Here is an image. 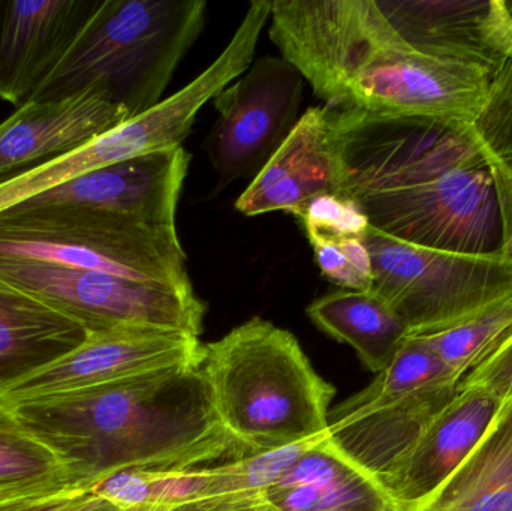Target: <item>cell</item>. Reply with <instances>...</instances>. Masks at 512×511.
Masks as SVG:
<instances>
[{"label": "cell", "mask_w": 512, "mask_h": 511, "mask_svg": "<svg viewBox=\"0 0 512 511\" xmlns=\"http://www.w3.org/2000/svg\"><path fill=\"white\" fill-rule=\"evenodd\" d=\"M328 108L343 165L340 195L370 227L424 248L501 251L498 188L471 125Z\"/></svg>", "instance_id": "6da1fadb"}, {"label": "cell", "mask_w": 512, "mask_h": 511, "mask_svg": "<svg viewBox=\"0 0 512 511\" xmlns=\"http://www.w3.org/2000/svg\"><path fill=\"white\" fill-rule=\"evenodd\" d=\"M9 407L80 489L123 470L170 473L249 456L222 428L200 365Z\"/></svg>", "instance_id": "7a4b0ae2"}, {"label": "cell", "mask_w": 512, "mask_h": 511, "mask_svg": "<svg viewBox=\"0 0 512 511\" xmlns=\"http://www.w3.org/2000/svg\"><path fill=\"white\" fill-rule=\"evenodd\" d=\"M268 35L324 105L472 125L490 75L409 47L376 0L271 2Z\"/></svg>", "instance_id": "3957f363"}, {"label": "cell", "mask_w": 512, "mask_h": 511, "mask_svg": "<svg viewBox=\"0 0 512 511\" xmlns=\"http://www.w3.org/2000/svg\"><path fill=\"white\" fill-rule=\"evenodd\" d=\"M200 371L222 428L246 455L327 435L336 389L292 333L255 317L203 345Z\"/></svg>", "instance_id": "277c9868"}, {"label": "cell", "mask_w": 512, "mask_h": 511, "mask_svg": "<svg viewBox=\"0 0 512 511\" xmlns=\"http://www.w3.org/2000/svg\"><path fill=\"white\" fill-rule=\"evenodd\" d=\"M204 0H102L60 65L29 101L104 93L129 119L162 101L174 72L200 38Z\"/></svg>", "instance_id": "5b68a950"}, {"label": "cell", "mask_w": 512, "mask_h": 511, "mask_svg": "<svg viewBox=\"0 0 512 511\" xmlns=\"http://www.w3.org/2000/svg\"><path fill=\"white\" fill-rule=\"evenodd\" d=\"M0 255L194 291L176 227L62 206L0 213Z\"/></svg>", "instance_id": "8992f818"}, {"label": "cell", "mask_w": 512, "mask_h": 511, "mask_svg": "<svg viewBox=\"0 0 512 511\" xmlns=\"http://www.w3.org/2000/svg\"><path fill=\"white\" fill-rule=\"evenodd\" d=\"M460 383L429 345L409 336L369 387L330 411L328 441L379 483L454 401Z\"/></svg>", "instance_id": "52a82bcc"}, {"label": "cell", "mask_w": 512, "mask_h": 511, "mask_svg": "<svg viewBox=\"0 0 512 511\" xmlns=\"http://www.w3.org/2000/svg\"><path fill=\"white\" fill-rule=\"evenodd\" d=\"M370 291L381 297L411 335L442 332L512 294V263L502 254H462L411 245L367 228Z\"/></svg>", "instance_id": "ba28073f"}, {"label": "cell", "mask_w": 512, "mask_h": 511, "mask_svg": "<svg viewBox=\"0 0 512 511\" xmlns=\"http://www.w3.org/2000/svg\"><path fill=\"white\" fill-rule=\"evenodd\" d=\"M0 279L74 318L89 332L143 327L195 338L203 333L206 305L195 291L3 255Z\"/></svg>", "instance_id": "9c48e42d"}, {"label": "cell", "mask_w": 512, "mask_h": 511, "mask_svg": "<svg viewBox=\"0 0 512 511\" xmlns=\"http://www.w3.org/2000/svg\"><path fill=\"white\" fill-rule=\"evenodd\" d=\"M303 75L282 56H264L215 96L218 120L206 141L219 188L256 176L298 120Z\"/></svg>", "instance_id": "30bf717a"}, {"label": "cell", "mask_w": 512, "mask_h": 511, "mask_svg": "<svg viewBox=\"0 0 512 511\" xmlns=\"http://www.w3.org/2000/svg\"><path fill=\"white\" fill-rule=\"evenodd\" d=\"M200 338L143 327L89 332L68 356L0 395L6 405L102 386L162 369L200 365Z\"/></svg>", "instance_id": "8fae6325"}, {"label": "cell", "mask_w": 512, "mask_h": 511, "mask_svg": "<svg viewBox=\"0 0 512 511\" xmlns=\"http://www.w3.org/2000/svg\"><path fill=\"white\" fill-rule=\"evenodd\" d=\"M409 47L474 66L490 77L512 60V2L508 0H376Z\"/></svg>", "instance_id": "7c38bea8"}, {"label": "cell", "mask_w": 512, "mask_h": 511, "mask_svg": "<svg viewBox=\"0 0 512 511\" xmlns=\"http://www.w3.org/2000/svg\"><path fill=\"white\" fill-rule=\"evenodd\" d=\"M191 156L185 147L150 153L90 171L24 201V206H62L176 227L177 206Z\"/></svg>", "instance_id": "4fadbf2b"}, {"label": "cell", "mask_w": 512, "mask_h": 511, "mask_svg": "<svg viewBox=\"0 0 512 511\" xmlns=\"http://www.w3.org/2000/svg\"><path fill=\"white\" fill-rule=\"evenodd\" d=\"M101 2L0 0V99L21 107L74 47Z\"/></svg>", "instance_id": "5bb4252c"}, {"label": "cell", "mask_w": 512, "mask_h": 511, "mask_svg": "<svg viewBox=\"0 0 512 511\" xmlns=\"http://www.w3.org/2000/svg\"><path fill=\"white\" fill-rule=\"evenodd\" d=\"M343 165L331 111L310 107L245 189L236 209L245 216L297 213L319 195H340Z\"/></svg>", "instance_id": "9a60e30c"}, {"label": "cell", "mask_w": 512, "mask_h": 511, "mask_svg": "<svg viewBox=\"0 0 512 511\" xmlns=\"http://www.w3.org/2000/svg\"><path fill=\"white\" fill-rule=\"evenodd\" d=\"M129 120L104 93L27 101L0 123V182L86 146Z\"/></svg>", "instance_id": "2e32d148"}, {"label": "cell", "mask_w": 512, "mask_h": 511, "mask_svg": "<svg viewBox=\"0 0 512 511\" xmlns=\"http://www.w3.org/2000/svg\"><path fill=\"white\" fill-rule=\"evenodd\" d=\"M504 402L484 387H459L403 461L379 482L396 511L426 501L471 455Z\"/></svg>", "instance_id": "e0dca14e"}, {"label": "cell", "mask_w": 512, "mask_h": 511, "mask_svg": "<svg viewBox=\"0 0 512 511\" xmlns=\"http://www.w3.org/2000/svg\"><path fill=\"white\" fill-rule=\"evenodd\" d=\"M87 336L74 318L0 279V395L68 356Z\"/></svg>", "instance_id": "ac0fdd59"}, {"label": "cell", "mask_w": 512, "mask_h": 511, "mask_svg": "<svg viewBox=\"0 0 512 511\" xmlns=\"http://www.w3.org/2000/svg\"><path fill=\"white\" fill-rule=\"evenodd\" d=\"M279 511H396L378 482L319 438L262 492Z\"/></svg>", "instance_id": "d6986e66"}, {"label": "cell", "mask_w": 512, "mask_h": 511, "mask_svg": "<svg viewBox=\"0 0 512 511\" xmlns=\"http://www.w3.org/2000/svg\"><path fill=\"white\" fill-rule=\"evenodd\" d=\"M411 511H512V398L471 455Z\"/></svg>", "instance_id": "ffe728a7"}, {"label": "cell", "mask_w": 512, "mask_h": 511, "mask_svg": "<svg viewBox=\"0 0 512 511\" xmlns=\"http://www.w3.org/2000/svg\"><path fill=\"white\" fill-rule=\"evenodd\" d=\"M306 312L322 332L354 348L375 374L390 365L411 335L408 324L370 290L334 291L313 300Z\"/></svg>", "instance_id": "44dd1931"}, {"label": "cell", "mask_w": 512, "mask_h": 511, "mask_svg": "<svg viewBox=\"0 0 512 511\" xmlns=\"http://www.w3.org/2000/svg\"><path fill=\"white\" fill-rule=\"evenodd\" d=\"M80 489L65 465L0 402V494H47Z\"/></svg>", "instance_id": "7402d4cb"}, {"label": "cell", "mask_w": 512, "mask_h": 511, "mask_svg": "<svg viewBox=\"0 0 512 511\" xmlns=\"http://www.w3.org/2000/svg\"><path fill=\"white\" fill-rule=\"evenodd\" d=\"M471 129L498 188L505 236L512 222V60L490 78Z\"/></svg>", "instance_id": "603a6c76"}, {"label": "cell", "mask_w": 512, "mask_h": 511, "mask_svg": "<svg viewBox=\"0 0 512 511\" xmlns=\"http://www.w3.org/2000/svg\"><path fill=\"white\" fill-rule=\"evenodd\" d=\"M319 438L204 468L203 500L231 495L262 494L273 486Z\"/></svg>", "instance_id": "cb8c5ba5"}, {"label": "cell", "mask_w": 512, "mask_h": 511, "mask_svg": "<svg viewBox=\"0 0 512 511\" xmlns=\"http://www.w3.org/2000/svg\"><path fill=\"white\" fill-rule=\"evenodd\" d=\"M322 275L340 290L369 291L372 287V260L363 239L340 242L309 237Z\"/></svg>", "instance_id": "d4e9b609"}, {"label": "cell", "mask_w": 512, "mask_h": 511, "mask_svg": "<svg viewBox=\"0 0 512 511\" xmlns=\"http://www.w3.org/2000/svg\"><path fill=\"white\" fill-rule=\"evenodd\" d=\"M297 218L303 222L307 237L333 242L363 239L370 227L357 204L345 195H319L297 213Z\"/></svg>", "instance_id": "484cf974"}, {"label": "cell", "mask_w": 512, "mask_h": 511, "mask_svg": "<svg viewBox=\"0 0 512 511\" xmlns=\"http://www.w3.org/2000/svg\"><path fill=\"white\" fill-rule=\"evenodd\" d=\"M469 386L484 387L502 402L512 398V339L463 377L460 387Z\"/></svg>", "instance_id": "4316f807"}, {"label": "cell", "mask_w": 512, "mask_h": 511, "mask_svg": "<svg viewBox=\"0 0 512 511\" xmlns=\"http://www.w3.org/2000/svg\"><path fill=\"white\" fill-rule=\"evenodd\" d=\"M164 511H279L271 506L262 494L231 495V497L210 498L195 501Z\"/></svg>", "instance_id": "83f0119b"}, {"label": "cell", "mask_w": 512, "mask_h": 511, "mask_svg": "<svg viewBox=\"0 0 512 511\" xmlns=\"http://www.w3.org/2000/svg\"><path fill=\"white\" fill-rule=\"evenodd\" d=\"M501 252L512 263V222H511L510 228H508V230H507V233H505L504 245H502Z\"/></svg>", "instance_id": "f1b7e54d"}, {"label": "cell", "mask_w": 512, "mask_h": 511, "mask_svg": "<svg viewBox=\"0 0 512 511\" xmlns=\"http://www.w3.org/2000/svg\"><path fill=\"white\" fill-rule=\"evenodd\" d=\"M47 494H53V492H47ZM32 495H42V494H12V492H9V494H0V504L8 503V501H12V500H18V498L32 497Z\"/></svg>", "instance_id": "f546056e"}, {"label": "cell", "mask_w": 512, "mask_h": 511, "mask_svg": "<svg viewBox=\"0 0 512 511\" xmlns=\"http://www.w3.org/2000/svg\"><path fill=\"white\" fill-rule=\"evenodd\" d=\"M116 506H113V504H108V506H105L104 509L98 510V511H117Z\"/></svg>", "instance_id": "4dcf8cb0"}, {"label": "cell", "mask_w": 512, "mask_h": 511, "mask_svg": "<svg viewBox=\"0 0 512 511\" xmlns=\"http://www.w3.org/2000/svg\"><path fill=\"white\" fill-rule=\"evenodd\" d=\"M117 511H132V510H122V509H119V510H117Z\"/></svg>", "instance_id": "1f68e13d"}]
</instances>
